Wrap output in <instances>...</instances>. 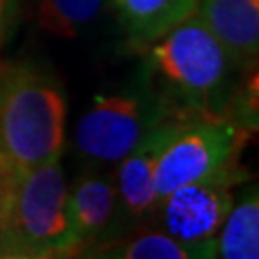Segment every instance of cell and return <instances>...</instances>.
<instances>
[{
    "label": "cell",
    "mask_w": 259,
    "mask_h": 259,
    "mask_svg": "<svg viewBox=\"0 0 259 259\" xmlns=\"http://www.w3.org/2000/svg\"><path fill=\"white\" fill-rule=\"evenodd\" d=\"M0 259H60L52 253H35L23 250H0Z\"/></svg>",
    "instance_id": "cell-14"
},
{
    "label": "cell",
    "mask_w": 259,
    "mask_h": 259,
    "mask_svg": "<svg viewBox=\"0 0 259 259\" xmlns=\"http://www.w3.org/2000/svg\"><path fill=\"white\" fill-rule=\"evenodd\" d=\"M185 111L148 83L119 93L96 94L75 127V146L93 161H121L150 131Z\"/></svg>",
    "instance_id": "cell-4"
},
{
    "label": "cell",
    "mask_w": 259,
    "mask_h": 259,
    "mask_svg": "<svg viewBox=\"0 0 259 259\" xmlns=\"http://www.w3.org/2000/svg\"><path fill=\"white\" fill-rule=\"evenodd\" d=\"M148 65L173 104L194 113L221 115L236 65L196 16L150 45Z\"/></svg>",
    "instance_id": "cell-2"
},
{
    "label": "cell",
    "mask_w": 259,
    "mask_h": 259,
    "mask_svg": "<svg viewBox=\"0 0 259 259\" xmlns=\"http://www.w3.org/2000/svg\"><path fill=\"white\" fill-rule=\"evenodd\" d=\"M0 250L67 259V185L60 157L0 177Z\"/></svg>",
    "instance_id": "cell-3"
},
{
    "label": "cell",
    "mask_w": 259,
    "mask_h": 259,
    "mask_svg": "<svg viewBox=\"0 0 259 259\" xmlns=\"http://www.w3.org/2000/svg\"><path fill=\"white\" fill-rule=\"evenodd\" d=\"M19 2H21V0H10V8H12V12H14V14H16V10H18Z\"/></svg>",
    "instance_id": "cell-16"
},
{
    "label": "cell",
    "mask_w": 259,
    "mask_h": 259,
    "mask_svg": "<svg viewBox=\"0 0 259 259\" xmlns=\"http://www.w3.org/2000/svg\"><path fill=\"white\" fill-rule=\"evenodd\" d=\"M215 259H259V196L248 186L215 236Z\"/></svg>",
    "instance_id": "cell-12"
},
{
    "label": "cell",
    "mask_w": 259,
    "mask_h": 259,
    "mask_svg": "<svg viewBox=\"0 0 259 259\" xmlns=\"http://www.w3.org/2000/svg\"><path fill=\"white\" fill-rule=\"evenodd\" d=\"M192 117V111L179 113L167 119L159 127L150 131L135 146L133 152L119 161L115 190H117V211L125 221L140 223L144 217L154 213L157 196L154 190V173L157 157L175 133Z\"/></svg>",
    "instance_id": "cell-7"
},
{
    "label": "cell",
    "mask_w": 259,
    "mask_h": 259,
    "mask_svg": "<svg viewBox=\"0 0 259 259\" xmlns=\"http://www.w3.org/2000/svg\"><path fill=\"white\" fill-rule=\"evenodd\" d=\"M75 259H215V240L185 244L156 229L100 242Z\"/></svg>",
    "instance_id": "cell-11"
},
{
    "label": "cell",
    "mask_w": 259,
    "mask_h": 259,
    "mask_svg": "<svg viewBox=\"0 0 259 259\" xmlns=\"http://www.w3.org/2000/svg\"><path fill=\"white\" fill-rule=\"evenodd\" d=\"M131 45L150 47L194 16L198 0H110Z\"/></svg>",
    "instance_id": "cell-10"
},
{
    "label": "cell",
    "mask_w": 259,
    "mask_h": 259,
    "mask_svg": "<svg viewBox=\"0 0 259 259\" xmlns=\"http://www.w3.org/2000/svg\"><path fill=\"white\" fill-rule=\"evenodd\" d=\"M240 183L238 165L209 179L179 186L159 198L154 215L159 229L185 244L215 240L217 232L234 205V186Z\"/></svg>",
    "instance_id": "cell-6"
},
{
    "label": "cell",
    "mask_w": 259,
    "mask_h": 259,
    "mask_svg": "<svg viewBox=\"0 0 259 259\" xmlns=\"http://www.w3.org/2000/svg\"><path fill=\"white\" fill-rule=\"evenodd\" d=\"M250 131L225 115L198 113L167 142L157 157L154 190L157 200L179 186L234 167Z\"/></svg>",
    "instance_id": "cell-5"
},
{
    "label": "cell",
    "mask_w": 259,
    "mask_h": 259,
    "mask_svg": "<svg viewBox=\"0 0 259 259\" xmlns=\"http://www.w3.org/2000/svg\"><path fill=\"white\" fill-rule=\"evenodd\" d=\"M67 104L54 79L29 64H0V177L62 157Z\"/></svg>",
    "instance_id": "cell-1"
},
{
    "label": "cell",
    "mask_w": 259,
    "mask_h": 259,
    "mask_svg": "<svg viewBox=\"0 0 259 259\" xmlns=\"http://www.w3.org/2000/svg\"><path fill=\"white\" fill-rule=\"evenodd\" d=\"M106 0H40L37 23L48 35L73 38L100 16Z\"/></svg>",
    "instance_id": "cell-13"
},
{
    "label": "cell",
    "mask_w": 259,
    "mask_h": 259,
    "mask_svg": "<svg viewBox=\"0 0 259 259\" xmlns=\"http://www.w3.org/2000/svg\"><path fill=\"white\" fill-rule=\"evenodd\" d=\"M117 213L113 179L84 175L67 188V259L96 246L111 229Z\"/></svg>",
    "instance_id": "cell-8"
},
{
    "label": "cell",
    "mask_w": 259,
    "mask_h": 259,
    "mask_svg": "<svg viewBox=\"0 0 259 259\" xmlns=\"http://www.w3.org/2000/svg\"><path fill=\"white\" fill-rule=\"evenodd\" d=\"M194 16L221 42L236 67L250 69L259 52V0H198Z\"/></svg>",
    "instance_id": "cell-9"
},
{
    "label": "cell",
    "mask_w": 259,
    "mask_h": 259,
    "mask_svg": "<svg viewBox=\"0 0 259 259\" xmlns=\"http://www.w3.org/2000/svg\"><path fill=\"white\" fill-rule=\"evenodd\" d=\"M12 18H14V12L10 8V0H0V42L6 37V29Z\"/></svg>",
    "instance_id": "cell-15"
}]
</instances>
